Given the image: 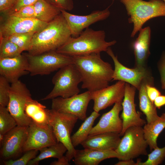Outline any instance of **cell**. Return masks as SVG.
Segmentation results:
<instances>
[{"label": "cell", "mask_w": 165, "mask_h": 165, "mask_svg": "<svg viewBox=\"0 0 165 165\" xmlns=\"http://www.w3.org/2000/svg\"><path fill=\"white\" fill-rule=\"evenodd\" d=\"M152 83H149L146 85V91L148 97L154 103L156 98L161 95L160 92L156 88L153 86Z\"/></svg>", "instance_id": "obj_38"}, {"label": "cell", "mask_w": 165, "mask_h": 165, "mask_svg": "<svg viewBox=\"0 0 165 165\" xmlns=\"http://www.w3.org/2000/svg\"><path fill=\"white\" fill-rule=\"evenodd\" d=\"M154 104L156 108H160L165 105V95H161L157 97L154 100Z\"/></svg>", "instance_id": "obj_42"}, {"label": "cell", "mask_w": 165, "mask_h": 165, "mask_svg": "<svg viewBox=\"0 0 165 165\" xmlns=\"http://www.w3.org/2000/svg\"><path fill=\"white\" fill-rule=\"evenodd\" d=\"M106 52L111 57L114 64L112 80L121 81L128 83L138 90L142 82L150 77L144 66H136L133 68L127 67L119 62L110 47Z\"/></svg>", "instance_id": "obj_12"}, {"label": "cell", "mask_w": 165, "mask_h": 165, "mask_svg": "<svg viewBox=\"0 0 165 165\" xmlns=\"http://www.w3.org/2000/svg\"><path fill=\"white\" fill-rule=\"evenodd\" d=\"M28 126L17 125L4 135L0 149V156L3 160L13 159L23 152Z\"/></svg>", "instance_id": "obj_13"}, {"label": "cell", "mask_w": 165, "mask_h": 165, "mask_svg": "<svg viewBox=\"0 0 165 165\" xmlns=\"http://www.w3.org/2000/svg\"><path fill=\"white\" fill-rule=\"evenodd\" d=\"M148 155L147 160L144 162H142L140 159H138L136 165H158L161 164L165 158V146L162 148L158 147Z\"/></svg>", "instance_id": "obj_31"}, {"label": "cell", "mask_w": 165, "mask_h": 165, "mask_svg": "<svg viewBox=\"0 0 165 165\" xmlns=\"http://www.w3.org/2000/svg\"><path fill=\"white\" fill-rule=\"evenodd\" d=\"M36 18L48 23L61 13V9L47 0H38L34 5Z\"/></svg>", "instance_id": "obj_26"}, {"label": "cell", "mask_w": 165, "mask_h": 165, "mask_svg": "<svg viewBox=\"0 0 165 165\" xmlns=\"http://www.w3.org/2000/svg\"><path fill=\"white\" fill-rule=\"evenodd\" d=\"M17 125L6 107L0 106V133L5 134Z\"/></svg>", "instance_id": "obj_30"}, {"label": "cell", "mask_w": 165, "mask_h": 165, "mask_svg": "<svg viewBox=\"0 0 165 165\" xmlns=\"http://www.w3.org/2000/svg\"><path fill=\"white\" fill-rule=\"evenodd\" d=\"M10 82L4 77L0 76V106L7 107L9 99L11 87Z\"/></svg>", "instance_id": "obj_33"}, {"label": "cell", "mask_w": 165, "mask_h": 165, "mask_svg": "<svg viewBox=\"0 0 165 165\" xmlns=\"http://www.w3.org/2000/svg\"><path fill=\"white\" fill-rule=\"evenodd\" d=\"M16 0H0V11L7 13L13 8Z\"/></svg>", "instance_id": "obj_40"}, {"label": "cell", "mask_w": 165, "mask_h": 165, "mask_svg": "<svg viewBox=\"0 0 165 165\" xmlns=\"http://www.w3.org/2000/svg\"><path fill=\"white\" fill-rule=\"evenodd\" d=\"M115 150L119 156V160L136 158L141 155H148V146L142 127L132 126L125 131Z\"/></svg>", "instance_id": "obj_8"}, {"label": "cell", "mask_w": 165, "mask_h": 165, "mask_svg": "<svg viewBox=\"0 0 165 165\" xmlns=\"http://www.w3.org/2000/svg\"><path fill=\"white\" fill-rule=\"evenodd\" d=\"M115 165H136V163L133 159H129L124 160H119Z\"/></svg>", "instance_id": "obj_43"}, {"label": "cell", "mask_w": 165, "mask_h": 165, "mask_svg": "<svg viewBox=\"0 0 165 165\" xmlns=\"http://www.w3.org/2000/svg\"><path fill=\"white\" fill-rule=\"evenodd\" d=\"M119 134L106 132L89 135L81 145L84 148L102 151L115 150L121 140Z\"/></svg>", "instance_id": "obj_21"}, {"label": "cell", "mask_w": 165, "mask_h": 165, "mask_svg": "<svg viewBox=\"0 0 165 165\" xmlns=\"http://www.w3.org/2000/svg\"><path fill=\"white\" fill-rule=\"evenodd\" d=\"M165 128V113L151 123H146L143 127L144 135L151 152L157 148V140L160 133Z\"/></svg>", "instance_id": "obj_25"}, {"label": "cell", "mask_w": 165, "mask_h": 165, "mask_svg": "<svg viewBox=\"0 0 165 165\" xmlns=\"http://www.w3.org/2000/svg\"><path fill=\"white\" fill-rule=\"evenodd\" d=\"M100 115L94 111L84 120L78 130L71 137L72 143L75 148L85 141L89 136L95 120Z\"/></svg>", "instance_id": "obj_27"}, {"label": "cell", "mask_w": 165, "mask_h": 165, "mask_svg": "<svg viewBox=\"0 0 165 165\" xmlns=\"http://www.w3.org/2000/svg\"><path fill=\"white\" fill-rule=\"evenodd\" d=\"M151 30L149 27L142 28L133 44L136 66H144L150 54Z\"/></svg>", "instance_id": "obj_22"}, {"label": "cell", "mask_w": 165, "mask_h": 165, "mask_svg": "<svg viewBox=\"0 0 165 165\" xmlns=\"http://www.w3.org/2000/svg\"><path fill=\"white\" fill-rule=\"evenodd\" d=\"M51 4L60 9L66 11L72 10L74 7L73 0H47Z\"/></svg>", "instance_id": "obj_36"}, {"label": "cell", "mask_w": 165, "mask_h": 165, "mask_svg": "<svg viewBox=\"0 0 165 165\" xmlns=\"http://www.w3.org/2000/svg\"><path fill=\"white\" fill-rule=\"evenodd\" d=\"M136 89L130 84L125 83L124 96L122 102L121 118L123 121V129L120 134V136L123 135L128 128L132 126L142 127L147 123L141 118V113L136 109L134 98Z\"/></svg>", "instance_id": "obj_14"}, {"label": "cell", "mask_w": 165, "mask_h": 165, "mask_svg": "<svg viewBox=\"0 0 165 165\" xmlns=\"http://www.w3.org/2000/svg\"><path fill=\"white\" fill-rule=\"evenodd\" d=\"M57 140L51 126L38 125L32 121L28 126V134L23 151L40 149L57 143Z\"/></svg>", "instance_id": "obj_11"}, {"label": "cell", "mask_w": 165, "mask_h": 165, "mask_svg": "<svg viewBox=\"0 0 165 165\" xmlns=\"http://www.w3.org/2000/svg\"><path fill=\"white\" fill-rule=\"evenodd\" d=\"M26 115L32 121L40 125L49 124L48 109L45 105L32 99L26 103L24 109Z\"/></svg>", "instance_id": "obj_24"}, {"label": "cell", "mask_w": 165, "mask_h": 165, "mask_svg": "<svg viewBox=\"0 0 165 165\" xmlns=\"http://www.w3.org/2000/svg\"><path fill=\"white\" fill-rule=\"evenodd\" d=\"M31 99L29 90L23 82L18 80L11 84L9 101L6 108L18 125L28 126L32 122L24 111L26 103Z\"/></svg>", "instance_id": "obj_9"}, {"label": "cell", "mask_w": 165, "mask_h": 165, "mask_svg": "<svg viewBox=\"0 0 165 165\" xmlns=\"http://www.w3.org/2000/svg\"><path fill=\"white\" fill-rule=\"evenodd\" d=\"M125 82L118 81L115 84L99 90L90 92L94 102L93 109L99 112L115 103L122 102L124 94Z\"/></svg>", "instance_id": "obj_16"}, {"label": "cell", "mask_w": 165, "mask_h": 165, "mask_svg": "<svg viewBox=\"0 0 165 165\" xmlns=\"http://www.w3.org/2000/svg\"><path fill=\"white\" fill-rule=\"evenodd\" d=\"M122 102L115 103L109 111L102 115L97 123L93 127L89 135L106 132L120 134L123 129L122 120L119 116L122 110Z\"/></svg>", "instance_id": "obj_19"}, {"label": "cell", "mask_w": 165, "mask_h": 165, "mask_svg": "<svg viewBox=\"0 0 165 165\" xmlns=\"http://www.w3.org/2000/svg\"><path fill=\"white\" fill-rule=\"evenodd\" d=\"M151 77L145 79L142 82L139 90V107L141 111L146 116L147 123H151L158 119L156 108L148 97L146 91V85L152 82Z\"/></svg>", "instance_id": "obj_23"}, {"label": "cell", "mask_w": 165, "mask_h": 165, "mask_svg": "<svg viewBox=\"0 0 165 165\" xmlns=\"http://www.w3.org/2000/svg\"><path fill=\"white\" fill-rule=\"evenodd\" d=\"M9 15L22 18H36L34 5L23 7L18 11Z\"/></svg>", "instance_id": "obj_35"}, {"label": "cell", "mask_w": 165, "mask_h": 165, "mask_svg": "<svg viewBox=\"0 0 165 165\" xmlns=\"http://www.w3.org/2000/svg\"><path fill=\"white\" fill-rule=\"evenodd\" d=\"M73 64L82 77L81 88L93 92L108 86L114 72L110 64L104 61L100 53L72 56Z\"/></svg>", "instance_id": "obj_1"}, {"label": "cell", "mask_w": 165, "mask_h": 165, "mask_svg": "<svg viewBox=\"0 0 165 165\" xmlns=\"http://www.w3.org/2000/svg\"><path fill=\"white\" fill-rule=\"evenodd\" d=\"M66 146L61 142L40 149L39 154L34 159L31 160L28 165H37L41 161L48 158L58 159L64 156L67 152Z\"/></svg>", "instance_id": "obj_28"}, {"label": "cell", "mask_w": 165, "mask_h": 165, "mask_svg": "<svg viewBox=\"0 0 165 165\" xmlns=\"http://www.w3.org/2000/svg\"><path fill=\"white\" fill-rule=\"evenodd\" d=\"M103 30H94L89 28L78 36L72 37L56 50L57 52L71 56L106 52L108 48L116 44L113 40L107 42Z\"/></svg>", "instance_id": "obj_3"}, {"label": "cell", "mask_w": 165, "mask_h": 165, "mask_svg": "<svg viewBox=\"0 0 165 165\" xmlns=\"http://www.w3.org/2000/svg\"><path fill=\"white\" fill-rule=\"evenodd\" d=\"M70 161L65 156H63L61 157L58 159L57 160L51 162V165H69Z\"/></svg>", "instance_id": "obj_41"}, {"label": "cell", "mask_w": 165, "mask_h": 165, "mask_svg": "<svg viewBox=\"0 0 165 165\" xmlns=\"http://www.w3.org/2000/svg\"><path fill=\"white\" fill-rule=\"evenodd\" d=\"M70 29L72 37L78 36L84 30L91 25L97 22L104 20L110 16L108 8L102 10L95 11L86 15H79L70 13L61 9Z\"/></svg>", "instance_id": "obj_17"}, {"label": "cell", "mask_w": 165, "mask_h": 165, "mask_svg": "<svg viewBox=\"0 0 165 165\" xmlns=\"http://www.w3.org/2000/svg\"><path fill=\"white\" fill-rule=\"evenodd\" d=\"M52 100V109L74 115L84 121L87 118V107L91 99L90 92L87 90L68 98L58 97Z\"/></svg>", "instance_id": "obj_10"}, {"label": "cell", "mask_w": 165, "mask_h": 165, "mask_svg": "<svg viewBox=\"0 0 165 165\" xmlns=\"http://www.w3.org/2000/svg\"><path fill=\"white\" fill-rule=\"evenodd\" d=\"M28 63L24 53L11 58H0V74L10 83L29 73Z\"/></svg>", "instance_id": "obj_18"}, {"label": "cell", "mask_w": 165, "mask_h": 165, "mask_svg": "<svg viewBox=\"0 0 165 165\" xmlns=\"http://www.w3.org/2000/svg\"><path fill=\"white\" fill-rule=\"evenodd\" d=\"M36 32L15 34L6 38L16 44L23 51H27L32 38Z\"/></svg>", "instance_id": "obj_32"}, {"label": "cell", "mask_w": 165, "mask_h": 165, "mask_svg": "<svg viewBox=\"0 0 165 165\" xmlns=\"http://www.w3.org/2000/svg\"><path fill=\"white\" fill-rule=\"evenodd\" d=\"M52 81L53 88L42 100H52L58 97L68 98L78 94L80 91L78 85L82 82L81 76L73 63L59 69Z\"/></svg>", "instance_id": "obj_5"}, {"label": "cell", "mask_w": 165, "mask_h": 165, "mask_svg": "<svg viewBox=\"0 0 165 165\" xmlns=\"http://www.w3.org/2000/svg\"><path fill=\"white\" fill-rule=\"evenodd\" d=\"M125 6L129 23L133 29L131 37H134L148 20L165 16V2L163 0H120Z\"/></svg>", "instance_id": "obj_4"}, {"label": "cell", "mask_w": 165, "mask_h": 165, "mask_svg": "<svg viewBox=\"0 0 165 165\" xmlns=\"http://www.w3.org/2000/svg\"><path fill=\"white\" fill-rule=\"evenodd\" d=\"M23 51L7 38L0 36V58L14 57L21 54Z\"/></svg>", "instance_id": "obj_29"}, {"label": "cell", "mask_w": 165, "mask_h": 165, "mask_svg": "<svg viewBox=\"0 0 165 165\" xmlns=\"http://www.w3.org/2000/svg\"><path fill=\"white\" fill-rule=\"evenodd\" d=\"M159 65L161 87L162 89H165V52L163 53Z\"/></svg>", "instance_id": "obj_39"}, {"label": "cell", "mask_w": 165, "mask_h": 165, "mask_svg": "<svg viewBox=\"0 0 165 165\" xmlns=\"http://www.w3.org/2000/svg\"><path fill=\"white\" fill-rule=\"evenodd\" d=\"M113 158H119L115 150L84 148L75 150L73 161L76 165H97L105 160Z\"/></svg>", "instance_id": "obj_20"}, {"label": "cell", "mask_w": 165, "mask_h": 165, "mask_svg": "<svg viewBox=\"0 0 165 165\" xmlns=\"http://www.w3.org/2000/svg\"><path fill=\"white\" fill-rule=\"evenodd\" d=\"M49 124L51 126L57 142L67 148L66 156L70 162L73 159L75 151L71 140V134L78 118L68 113L48 109Z\"/></svg>", "instance_id": "obj_7"}, {"label": "cell", "mask_w": 165, "mask_h": 165, "mask_svg": "<svg viewBox=\"0 0 165 165\" xmlns=\"http://www.w3.org/2000/svg\"><path fill=\"white\" fill-rule=\"evenodd\" d=\"M28 63V71L31 76L50 74L61 68L73 63L72 56L53 51L37 55L24 53Z\"/></svg>", "instance_id": "obj_6"}, {"label": "cell", "mask_w": 165, "mask_h": 165, "mask_svg": "<svg viewBox=\"0 0 165 165\" xmlns=\"http://www.w3.org/2000/svg\"><path fill=\"white\" fill-rule=\"evenodd\" d=\"M38 151L36 150H31L26 151L22 156L17 159L3 160L4 164L5 165H28L31 160L36 156Z\"/></svg>", "instance_id": "obj_34"}, {"label": "cell", "mask_w": 165, "mask_h": 165, "mask_svg": "<svg viewBox=\"0 0 165 165\" xmlns=\"http://www.w3.org/2000/svg\"><path fill=\"white\" fill-rule=\"evenodd\" d=\"M163 0L164 2H165V0Z\"/></svg>", "instance_id": "obj_44"}, {"label": "cell", "mask_w": 165, "mask_h": 165, "mask_svg": "<svg viewBox=\"0 0 165 165\" xmlns=\"http://www.w3.org/2000/svg\"><path fill=\"white\" fill-rule=\"evenodd\" d=\"M47 23L35 18L8 15L0 25V36L6 37L15 34L37 32Z\"/></svg>", "instance_id": "obj_15"}, {"label": "cell", "mask_w": 165, "mask_h": 165, "mask_svg": "<svg viewBox=\"0 0 165 165\" xmlns=\"http://www.w3.org/2000/svg\"><path fill=\"white\" fill-rule=\"evenodd\" d=\"M72 37L70 28L61 13L34 34L28 53L35 55L56 51Z\"/></svg>", "instance_id": "obj_2"}, {"label": "cell", "mask_w": 165, "mask_h": 165, "mask_svg": "<svg viewBox=\"0 0 165 165\" xmlns=\"http://www.w3.org/2000/svg\"><path fill=\"white\" fill-rule=\"evenodd\" d=\"M38 0H16L12 9L6 14L10 15L18 11L23 7L33 5Z\"/></svg>", "instance_id": "obj_37"}, {"label": "cell", "mask_w": 165, "mask_h": 165, "mask_svg": "<svg viewBox=\"0 0 165 165\" xmlns=\"http://www.w3.org/2000/svg\"><path fill=\"white\" fill-rule=\"evenodd\" d=\"M114 0H113V1H114Z\"/></svg>", "instance_id": "obj_45"}]
</instances>
